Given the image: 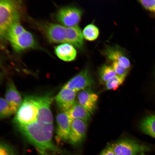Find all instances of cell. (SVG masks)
Masks as SVG:
<instances>
[{
  "label": "cell",
  "instance_id": "obj_7",
  "mask_svg": "<svg viewBox=\"0 0 155 155\" xmlns=\"http://www.w3.org/2000/svg\"><path fill=\"white\" fill-rule=\"evenodd\" d=\"M81 11L73 7H65L58 11L57 18L58 21L66 27L77 25L80 22L82 16Z\"/></svg>",
  "mask_w": 155,
  "mask_h": 155
},
{
  "label": "cell",
  "instance_id": "obj_11",
  "mask_svg": "<svg viewBox=\"0 0 155 155\" xmlns=\"http://www.w3.org/2000/svg\"><path fill=\"white\" fill-rule=\"evenodd\" d=\"M46 34L51 42L56 43H67L66 27L60 25L50 23L45 27Z\"/></svg>",
  "mask_w": 155,
  "mask_h": 155
},
{
  "label": "cell",
  "instance_id": "obj_12",
  "mask_svg": "<svg viewBox=\"0 0 155 155\" xmlns=\"http://www.w3.org/2000/svg\"><path fill=\"white\" fill-rule=\"evenodd\" d=\"M77 92L63 87L55 97L57 105L62 111L67 112L75 103Z\"/></svg>",
  "mask_w": 155,
  "mask_h": 155
},
{
  "label": "cell",
  "instance_id": "obj_8",
  "mask_svg": "<svg viewBox=\"0 0 155 155\" xmlns=\"http://www.w3.org/2000/svg\"><path fill=\"white\" fill-rule=\"evenodd\" d=\"M14 49L20 51L32 48L35 44V42L31 34L25 30L20 34L7 37Z\"/></svg>",
  "mask_w": 155,
  "mask_h": 155
},
{
  "label": "cell",
  "instance_id": "obj_25",
  "mask_svg": "<svg viewBox=\"0 0 155 155\" xmlns=\"http://www.w3.org/2000/svg\"><path fill=\"white\" fill-rule=\"evenodd\" d=\"M138 1L145 9L155 12V0H141Z\"/></svg>",
  "mask_w": 155,
  "mask_h": 155
},
{
  "label": "cell",
  "instance_id": "obj_2",
  "mask_svg": "<svg viewBox=\"0 0 155 155\" xmlns=\"http://www.w3.org/2000/svg\"><path fill=\"white\" fill-rule=\"evenodd\" d=\"M20 1L1 0L0 1V34L5 37L7 32L13 23L19 22L22 8Z\"/></svg>",
  "mask_w": 155,
  "mask_h": 155
},
{
  "label": "cell",
  "instance_id": "obj_16",
  "mask_svg": "<svg viewBox=\"0 0 155 155\" xmlns=\"http://www.w3.org/2000/svg\"><path fill=\"white\" fill-rule=\"evenodd\" d=\"M104 53L113 62H117L120 66L127 69L130 67L129 60L121 51L117 48L108 47L105 51Z\"/></svg>",
  "mask_w": 155,
  "mask_h": 155
},
{
  "label": "cell",
  "instance_id": "obj_15",
  "mask_svg": "<svg viewBox=\"0 0 155 155\" xmlns=\"http://www.w3.org/2000/svg\"><path fill=\"white\" fill-rule=\"evenodd\" d=\"M67 43L81 49L83 44V36L80 27L76 25L66 27Z\"/></svg>",
  "mask_w": 155,
  "mask_h": 155
},
{
  "label": "cell",
  "instance_id": "obj_17",
  "mask_svg": "<svg viewBox=\"0 0 155 155\" xmlns=\"http://www.w3.org/2000/svg\"><path fill=\"white\" fill-rule=\"evenodd\" d=\"M55 52L59 58L66 61L74 60L77 55L76 51L73 45L68 43H63L56 46Z\"/></svg>",
  "mask_w": 155,
  "mask_h": 155
},
{
  "label": "cell",
  "instance_id": "obj_5",
  "mask_svg": "<svg viewBox=\"0 0 155 155\" xmlns=\"http://www.w3.org/2000/svg\"><path fill=\"white\" fill-rule=\"evenodd\" d=\"M93 83L89 71L84 69L70 79L63 87L77 92L89 88Z\"/></svg>",
  "mask_w": 155,
  "mask_h": 155
},
{
  "label": "cell",
  "instance_id": "obj_22",
  "mask_svg": "<svg viewBox=\"0 0 155 155\" xmlns=\"http://www.w3.org/2000/svg\"><path fill=\"white\" fill-rule=\"evenodd\" d=\"M99 75L101 80L106 82L109 79L117 75L112 66L104 65L100 69Z\"/></svg>",
  "mask_w": 155,
  "mask_h": 155
},
{
  "label": "cell",
  "instance_id": "obj_6",
  "mask_svg": "<svg viewBox=\"0 0 155 155\" xmlns=\"http://www.w3.org/2000/svg\"><path fill=\"white\" fill-rule=\"evenodd\" d=\"M56 139L58 142L68 140L72 118L65 111H62L57 115Z\"/></svg>",
  "mask_w": 155,
  "mask_h": 155
},
{
  "label": "cell",
  "instance_id": "obj_19",
  "mask_svg": "<svg viewBox=\"0 0 155 155\" xmlns=\"http://www.w3.org/2000/svg\"><path fill=\"white\" fill-rule=\"evenodd\" d=\"M140 127L144 133L155 138V114L148 115L143 119Z\"/></svg>",
  "mask_w": 155,
  "mask_h": 155
},
{
  "label": "cell",
  "instance_id": "obj_9",
  "mask_svg": "<svg viewBox=\"0 0 155 155\" xmlns=\"http://www.w3.org/2000/svg\"><path fill=\"white\" fill-rule=\"evenodd\" d=\"M87 126V122L79 119H72L69 139L71 144L78 145L84 140L86 136Z\"/></svg>",
  "mask_w": 155,
  "mask_h": 155
},
{
  "label": "cell",
  "instance_id": "obj_3",
  "mask_svg": "<svg viewBox=\"0 0 155 155\" xmlns=\"http://www.w3.org/2000/svg\"><path fill=\"white\" fill-rule=\"evenodd\" d=\"M38 108L35 97H26L18 108L14 118L15 125H25L36 121Z\"/></svg>",
  "mask_w": 155,
  "mask_h": 155
},
{
  "label": "cell",
  "instance_id": "obj_26",
  "mask_svg": "<svg viewBox=\"0 0 155 155\" xmlns=\"http://www.w3.org/2000/svg\"><path fill=\"white\" fill-rule=\"evenodd\" d=\"M112 66L117 75H127L128 72V69L122 67L117 62H113Z\"/></svg>",
  "mask_w": 155,
  "mask_h": 155
},
{
  "label": "cell",
  "instance_id": "obj_28",
  "mask_svg": "<svg viewBox=\"0 0 155 155\" xmlns=\"http://www.w3.org/2000/svg\"><path fill=\"white\" fill-rule=\"evenodd\" d=\"M140 155H145V154L144 152H143V153H140Z\"/></svg>",
  "mask_w": 155,
  "mask_h": 155
},
{
  "label": "cell",
  "instance_id": "obj_23",
  "mask_svg": "<svg viewBox=\"0 0 155 155\" xmlns=\"http://www.w3.org/2000/svg\"><path fill=\"white\" fill-rule=\"evenodd\" d=\"M126 75H116L105 82V87L107 90H115L123 82Z\"/></svg>",
  "mask_w": 155,
  "mask_h": 155
},
{
  "label": "cell",
  "instance_id": "obj_20",
  "mask_svg": "<svg viewBox=\"0 0 155 155\" xmlns=\"http://www.w3.org/2000/svg\"><path fill=\"white\" fill-rule=\"evenodd\" d=\"M17 111L7 102L5 99L1 98L0 100V117L3 119L16 113Z\"/></svg>",
  "mask_w": 155,
  "mask_h": 155
},
{
  "label": "cell",
  "instance_id": "obj_13",
  "mask_svg": "<svg viewBox=\"0 0 155 155\" xmlns=\"http://www.w3.org/2000/svg\"><path fill=\"white\" fill-rule=\"evenodd\" d=\"M78 103L91 114L94 113L96 108L98 96L90 88L80 91L77 96Z\"/></svg>",
  "mask_w": 155,
  "mask_h": 155
},
{
  "label": "cell",
  "instance_id": "obj_24",
  "mask_svg": "<svg viewBox=\"0 0 155 155\" xmlns=\"http://www.w3.org/2000/svg\"><path fill=\"white\" fill-rule=\"evenodd\" d=\"M0 155H18L16 150L11 145L3 142L0 144Z\"/></svg>",
  "mask_w": 155,
  "mask_h": 155
},
{
  "label": "cell",
  "instance_id": "obj_27",
  "mask_svg": "<svg viewBox=\"0 0 155 155\" xmlns=\"http://www.w3.org/2000/svg\"><path fill=\"white\" fill-rule=\"evenodd\" d=\"M100 155H115L111 145H109L101 152Z\"/></svg>",
  "mask_w": 155,
  "mask_h": 155
},
{
  "label": "cell",
  "instance_id": "obj_21",
  "mask_svg": "<svg viewBox=\"0 0 155 155\" xmlns=\"http://www.w3.org/2000/svg\"><path fill=\"white\" fill-rule=\"evenodd\" d=\"M82 34L86 40L92 41L98 37L99 34L98 28L95 25L90 24L84 29Z\"/></svg>",
  "mask_w": 155,
  "mask_h": 155
},
{
  "label": "cell",
  "instance_id": "obj_18",
  "mask_svg": "<svg viewBox=\"0 0 155 155\" xmlns=\"http://www.w3.org/2000/svg\"><path fill=\"white\" fill-rule=\"evenodd\" d=\"M67 112L72 119H79L87 122L91 118V113L76 102Z\"/></svg>",
  "mask_w": 155,
  "mask_h": 155
},
{
  "label": "cell",
  "instance_id": "obj_4",
  "mask_svg": "<svg viewBox=\"0 0 155 155\" xmlns=\"http://www.w3.org/2000/svg\"><path fill=\"white\" fill-rule=\"evenodd\" d=\"M110 145L115 155H136L150 150L146 145L127 139L118 140Z\"/></svg>",
  "mask_w": 155,
  "mask_h": 155
},
{
  "label": "cell",
  "instance_id": "obj_14",
  "mask_svg": "<svg viewBox=\"0 0 155 155\" xmlns=\"http://www.w3.org/2000/svg\"><path fill=\"white\" fill-rule=\"evenodd\" d=\"M5 96L7 102L17 112L22 101L20 94L11 80L8 83Z\"/></svg>",
  "mask_w": 155,
  "mask_h": 155
},
{
  "label": "cell",
  "instance_id": "obj_10",
  "mask_svg": "<svg viewBox=\"0 0 155 155\" xmlns=\"http://www.w3.org/2000/svg\"><path fill=\"white\" fill-rule=\"evenodd\" d=\"M35 98L38 108L37 119L53 122V116L50 108L53 97L50 95L47 94Z\"/></svg>",
  "mask_w": 155,
  "mask_h": 155
},
{
  "label": "cell",
  "instance_id": "obj_1",
  "mask_svg": "<svg viewBox=\"0 0 155 155\" xmlns=\"http://www.w3.org/2000/svg\"><path fill=\"white\" fill-rule=\"evenodd\" d=\"M15 125L21 134L41 155H53L55 153L65 154V152L57 147L53 141V122L37 119L29 124Z\"/></svg>",
  "mask_w": 155,
  "mask_h": 155
}]
</instances>
